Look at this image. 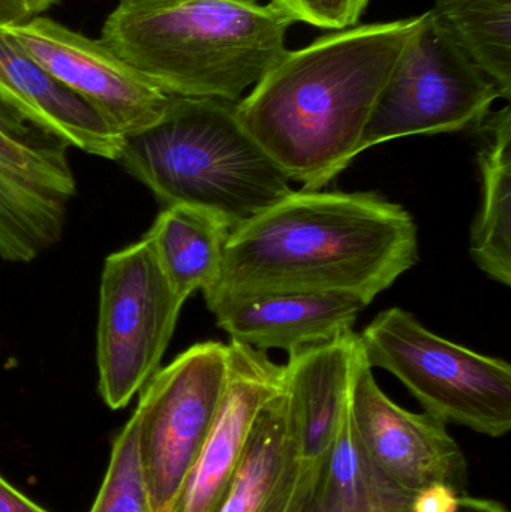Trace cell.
Here are the masks:
<instances>
[{
  "label": "cell",
  "mask_w": 511,
  "mask_h": 512,
  "mask_svg": "<svg viewBox=\"0 0 511 512\" xmlns=\"http://www.w3.org/2000/svg\"><path fill=\"white\" fill-rule=\"evenodd\" d=\"M419 259L410 213L371 192L291 191L230 231L206 301L342 294L369 306Z\"/></svg>",
  "instance_id": "cell-1"
},
{
  "label": "cell",
  "mask_w": 511,
  "mask_h": 512,
  "mask_svg": "<svg viewBox=\"0 0 511 512\" xmlns=\"http://www.w3.org/2000/svg\"><path fill=\"white\" fill-rule=\"evenodd\" d=\"M419 17L363 24L285 51L236 104L290 182L320 191L356 159L375 104Z\"/></svg>",
  "instance_id": "cell-2"
},
{
  "label": "cell",
  "mask_w": 511,
  "mask_h": 512,
  "mask_svg": "<svg viewBox=\"0 0 511 512\" xmlns=\"http://www.w3.org/2000/svg\"><path fill=\"white\" fill-rule=\"evenodd\" d=\"M294 20L257 0H119L101 39L162 92L237 104L287 51Z\"/></svg>",
  "instance_id": "cell-3"
},
{
  "label": "cell",
  "mask_w": 511,
  "mask_h": 512,
  "mask_svg": "<svg viewBox=\"0 0 511 512\" xmlns=\"http://www.w3.org/2000/svg\"><path fill=\"white\" fill-rule=\"evenodd\" d=\"M117 162L162 206L206 210L230 231L293 191L236 104L219 99L171 96L153 125L123 138Z\"/></svg>",
  "instance_id": "cell-4"
},
{
  "label": "cell",
  "mask_w": 511,
  "mask_h": 512,
  "mask_svg": "<svg viewBox=\"0 0 511 512\" xmlns=\"http://www.w3.org/2000/svg\"><path fill=\"white\" fill-rule=\"evenodd\" d=\"M369 366L399 379L426 414L489 438L511 430V367L429 331L407 310L381 312L359 334Z\"/></svg>",
  "instance_id": "cell-5"
},
{
  "label": "cell",
  "mask_w": 511,
  "mask_h": 512,
  "mask_svg": "<svg viewBox=\"0 0 511 512\" xmlns=\"http://www.w3.org/2000/svg\"><path fill=\"white\" fill-rule=\"evenodd\" d=\"M498 98L491 78L425 12L375 104L360 152L396 138L477 128Z\"/></svg>",
  "instance_id": "cell-6"
},
{
  "label": "cell",
  "mask_w": 511,
  "mask_h": 512,
  "mask_svg": "<svg viewBox=\"0 0 511 512\" xmlns=\"http://www.w3.org/2000/svg\"><path fill=\"white\" fill-rule=\"evenodd\" d=\"M183 304L147 240L105 259L96 363L99 394L108 408H125L158 372Z\"/></svg>",
  "instance_id": "cell-7"
},
{
  "label": "cell",
  "mask_w": 511,
  "mask_h": 512,
  "mask_svg": "<svg viewBox=\"0 0 511 512\" xmlns=\"http://www.w3.org/2000/svg\"><path fill=\"white\" fill-rule=\"evenodd\" d=\"M228 366V345L198 343L140 391L134 415L153 512H170L179 498L218 414Z\"/></svg>",
  "instance_id": "cell-8"
},
{
  "label": "cell",
  "mask_w": 511,
  "mask_h": 512,
  "mask_svg": "<svg viewBox=\"0 0 511 512\" xmlns=\"http://www.w3.org/2000/svg\"><path fill=\"white\" fill-rule=\"evenodd\" d=\"M69 147L0 101V258L30 262L62 239L77 194Z\"/></svg>",
  "instance_id": "cell-9"
},
{
  "label": "cell",
  "mask_w": 511,
  "mask_h": 512,
  "mask_svg": "<svg viewBox=\"0 0 511 512\" xmlns=\"http://www.w3.org/2000/svg\"><path fill=\"white\" fill-rule=\"evenodd\" d=\"M350 408L366 456L387 480L411 495L432 484L467 495V457L447 432V424L426 412L407 411L389 399L375 382L362 345L351 382Z\"/></svg>",
  "instance_id": "cell-10"
},
{
  "label": "cell",
  "mask_w": 511,
  "mask_h": 512,
  "mask_svg": "<svg viewBox=\"0 0 511 512\" xmlns=\"http://www.w3.org/2000/svg\"><path fill=\"white\" fill-rule=\"evenodd\" d=\"M3 30L123 138L153 125L170 102V95L101 38H89L45 15Z\"/></svg>",
  "instance_id": "cell-11"
},
{
  "label": "cell",
  "mask_w": 511,
  "mask_h": 512,
  "mask_svg": "<svg viewBox=\"0 0 511 512\" xmlns=\"http://www.w3.org/2000/svg\"><path fill=\"white\" fill-rule=\"evenodd\" d=\"M227 385L206 444L170 512H218L263 406L284 387V366L233 342Z\"/></svg>",
  "instance_id": "cell-12"
},
{
  "label": "cell",
  "mask_w": 511,
  "mask_h": 512,
  "mask_svg": "<svg viewBox=\"0 0 511 512\" xmlns=\"http://www.w3.org/2000/svg\"><path fill=\"white\" fill-rule=\"evenodd\" d=\"M359 354L360 337L353 330L288 354L285 387L290 396L300 463L293 502L312 486L332 451Z\"/></svg>",
  "instance_id": "cell-13"
},
{
  "label": "cell",
  "mask_w": 511,
  "mask_h": 512,
  "mask_svg": "<svg viewBox=\"0 0 511 512\" xmlns=\"http://www.w3.org/2000/svg\"><path fill=\"white\" fill-rule=\"evenodd\" d=\"M206 303L233 342L260 351L284 349L288 354L353 330L366 307L351 295L287 292L231 295Z\"/></svg>",
  "instance_id": "cell-14"
},
{
  "label": "cell",
  "mask_w": 511,
  "mask_h": 512,
  "mask_svg": "<svg viewBox=\"0 0 511 512\" xmlns=\"http://www.w3.org/2000/svg\"><path fill=\"white\" fill-rule=\"evenodd\" d=\"M0 101L81 152L117 161L123 137L0 29Z\"/></svg>",
  "instance_id": "cell-15"
},
{
  "label": "cell",
  "mask_w": 511,
  "mask_h": 512,
  "mask_svg": "<svg viewBox=\"0 0 511 512\" xmlns=\"http://www.w3.org/2000/svg\"><path fill=\"white\" fill-rule=\"evenodd\" d=\"M299 472V444L284 379V387L255 420L218 512H288Z\"/></svg>",
  "instance_id": "cell-16"
},
{
  "label": "cell",
  "mask_w": 511,
  "mask_h": 512,
  "mask_svg": "<svg viewBox=\"0 0 511 512\" xmlns=\"http://www.w3.org/2000/svg\"><path fill=\"white\" fill-rule=\"evenodd\" d=\"M413 496L387 480L366 456L348 397L329 457L288 512H411Z\"/></svg>",
  "instance_id": "cell-17"
},
{
  "label": "cell",
  "mask_w": 511,
  "mask_h": 512,
  "mask_svg": "<svg viewBox=\"0 0 511 512\" xmlns=\"http://www.w3.org/2000/svg\"><path fill=\"white\" fill-rule=\"evenodd\" d=\"M230 228L197 207H164L147 240L162 273L182 300L215 288L221 276Z\"/></svg>",
  "instance_id": "cell-18"
},
{
  "label": "cell",
  "mask_w": 511,
  "mask_h": 512,
  "mask_svg": "<svg viewBox=\"0 0 511 512\" xmlns=\"http://www.w3.org/2000/svg\"><path fill=\"white\" fill-rule=\"evenodd\" d=\"M479 152L482 206L471 230L470 254L477 267L511 285V113L489 114Z\"/></svg>",
  "instance_id": "cell-19"
},
{
  "label": "cell",
  "mask_w": 511,
  "mask_h": 512,
  "mask_svg": "<svg viewBox=\"0 0 511 512\" xmlns=\"http://www.w3.org/2000/svg\"><path fill=\"white\" fill-rule=\"evenodd\" d=\"M468 59L511 98V0H434L431 9Z\"/></svg>",
  "instance_id": "cell-20"
},
{
  "label": "cell",
  "mask_w": 511,
  "mask_h": 512,
  "mask_svg": "<svg viewBox=\"0 0 511 512\" xmlns=\"http://www.w3.org/2000/svg\"><path fill=\"white\" fill-rule=\"evenodd\" d=\"M90 512H153L141 465L138 420L134 414L114 441L104 484Z\"/></svg>",
  "instance_id": "cell-21"
},
{
  "label": "cell",
  "mask_w": 511,
  "mask_h": 512,
  "mask_svg": "<svg viewBox=\"0 0 511 512\" xmlns=\"http://www.w3.org/2000/svg\"><path fill=\"white\" fill-rule=\"evenodd\" d=\"M371 0H272L294 23L320 29L345 30L356 26Z\"/></svg>",
  "instance_id": "cell-22"
},
{
  "label": "cell",
  "mask_w": 511,
  "mask_h": 512,
  "mask_svg": "<svg viewBox=\"0 0 511 512\" xmlns=\"http://www.w3.org/2000/svg\"><path fill=\"white\" fill-rule=\"evenodd\" d=\"M57 2L59 0H0V29L29 23Z\"/></svg>",
  "instance_id": "cell-23"
},
{
  "label": "cell",
  "mask_w": 511,
  "mask_h": 512,
  "mask_svg": "<svg viewBox=\"0 0 511 512\" xmlns=\"http://www.w3.org/2000/svg\"><path fill=\"white\" fill-rule=\"evenodd\" d=\"M461 495L452 487L432 484L414 493L411 512H458Z\"/></svg>",
  "instance_id": "cell-24"
},
{
  "label": "cell",
  "mask_w": 511,
  "mask_h": 512,
  "mask_svg": "<svg viewBox=\"0 0 511 512\" xmlns=\"http://www.w3.org/2000/svg\"><path fill=\"white\" fill-rule=\"evenodd\" d=\"M0 512H47L0 477Z\"/></svg>",
  "instance_id": "cell-25"
},
{
  "label": "cell",
  "mask_w": 511,
  "mask_h": 512,
  "mask_svg": "<svg viewBox=\"0 0 511 512\" xmlns=\"http://www.w3.org/2000/svg\"><path fill=\"white\" fill-rule=\"evenodd\" d=\"M458 512H509L506 505L494 499L474 498L464 495L459 499Z\"/></svg>",
  "instance_id": "cell-26"
}]
</instances>
